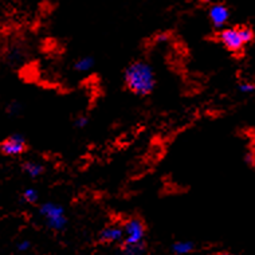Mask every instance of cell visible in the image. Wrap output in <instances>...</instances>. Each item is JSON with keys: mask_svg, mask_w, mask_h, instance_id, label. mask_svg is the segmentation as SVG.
Listing matches in <instances>:
<instances>
[{"mask_svg": "<svg viewBox=\"0 0 255 255\" xmlns=\"http://www.w3.org/2000/svg\"><path fill=\"white\" fill-rule=\"evenodd\" d=\"M124 85L134 96L146 97L156 88V73L149 62L136 59L124 70Z\"/></svg>", "mask_w": 255, "mask_h": 255, "instance_id": "6da1fadb", "label": "cell"}, {"mask_svg": "<svg viewBox=\"0 0 255 255\" xmlns=\"http://www.w3.org/2000/svg\"><path fill=\"white\" fill-rule=\"evenodd\" d=\"M254 38V32L249 27H230L222 28L218 34L220 44L230 53H241L245 46Z\"/></svg>", "mask_w": 255, "mask_h": 255, "instance_id": "7a4b0ae2", "label": "cell"}, {"mask_svg": "<svg viewBox=\"0 0 255 255\" xmlns=\"http://www.w3.org/2000/svg\"><path fill=\"white\" fill-rule=\"evenodd\" d=\"M39 214L46 225L53 231H63L67 226V218L65 208L55 202H46L40 204Z\"/></svg>", "mask_w": 255, "mask_h": 255, "instance_id": "3957f363", "label": "cell"}, {"mask_svg": "<svg viewBox=\"0 0 255 255\" xmlns=\"http://www.w3.org/2000/svg\"><path fill=\"white\" fill-rule=\"evenodd\" d=\"M27 150V141L22 134H9L7 138L1 141L0 144V152L7 157H18L22 156Z\"/></svg>", "mask_w": 255, "mask_h": 255, "instance_id": "277c9868", "label": "cell"}, {"mask_svg": "<svg viewBox=\"0 0 255 255\" xmlns=\"http://www.w3.org/2000/svg\"><path fill=\"white\" fill-rule=\"evenodd\" d=\"M124 231H125L124 243L144 242L145 226L142 223V220L138 219V218H130L129 220H127L124 225Z\"/></svg>", "mask_w": 255, "mask_h": 255, "instance_id": "5b68a950", "label": "cell"}, {"mask_svg": "<svg viewBox=\"0 0 255 255\" xmlns=\"http://www.w3.org/2000/svg\"><path fill=\"white\" fill-rule=\"evenodd\" d=\"M208 16H210V20H211L212 26L215 27V28H218V30H222V28H225L226 23L229 22L230 11L225 4H222V3H215V4H212L211 7H210Z\"/></svg>", "mask_w": 255, "mask_h": 255, "instance_id": "8992f818", "label": "cell"}, {"mask_svg": "<svg viewBox=\"0 0 255 255\" xmlns=\"http://www.w3.org/2000/svg\"><path fill=\"white\" fill-rule=\"evenodd\" d=\"M125 238V231H124V226H108L102 230L100 234V241L104 243H116L121 242Z\"/></svg>", "mask_w": 255, "mask_h": 255, "instance_id": "52a82bcc", "label": "cell"}, {"mask_svg": "<svg viewBox=\"0 0 255 255\" xmlns=\"http://www.w3.org/2000/svg\"><path fill=\"white\" fill-rule=\"evenodd\" d=\"M20 168L31 179H39L40 176H43L44 171H46L43 164L36 161V160H26V161H23Z\"/></svg>", "mask_w": 255, "mask_h": 255, "instance_id": "ba28073f", "label": "cell"}, {"mask_svg": "<svg viewBox=\"0 0 255 255\" xmlns=\"http://www.w3.org/2000/svg\"><path fill=\"white\" fill-rule=\"evenodd\" d=\"M94 58L90 57V55H82V57L77 58L74 62H73V70L77 71V73H88L94 67Z\"/></svg>", "mask_w": 255, "mask_h": 255, "instance_id": "9c48e42d", "label": "cell"}, {"mask_svg": "<svg viewBox=\"0 0 255 255\" xmlns=\"http://www.w3.org/2000/svg\"><path fill=\"white\" fill-rule=\"evenodd\" d=\"M121 250H123L124 255H144V253H145V242L124 243Z\"/></svg>", "mask_w": 255, "mask_h": 255, "instance_id": "30bf717a", "label": "cell"}, {"mask_svg": "<svg viewBox=\"0 0 255 255\" xmlns=\"http://www.w3.org/2000/svg\"><path fill=\"white\" fill-rule=\"evenodd\" d=\"M195 250V243L191 241H180L172 245V251L176 255H187Z\"/></svg>", "mask_w": 255, "mask_h": 255, "instance_id": "8fae6325", "label": "cell"}, {"mask_svg": "<svg viewBox=\"0 0 255 255\" xmlns=\"http://www.w3.org/2000/svg\"><path fill=\"white\" fill-rule=\"evenodd\" d=\"M38 200H39V194H38L36 189L27 188L23 191L22 202L27 203V204H35Z\"/></svg>", "mask_w": 255, "mask_h": 255, "instance_id": "7c38bea8", "label": "cell"}, {"mask_svg": "<svg viewBox=\"0 0 255 255\" xmlns=\"http://www.w3.org/2000/svg\"><path fill=\"white\" fill-rule=\"evenodd\" d=\"M89 121H90V119H89V116H86V115H78L74 119L73 124H74V127L77 128V129H85V128L88 127Z\"/></svg>", "mask_w": 255, "mask_h": 255, "instance_id": "4fadbf2b", "label": "cell"}, {"mask_svg": "<svg viewBox=\"0 0 255 255\" xmlns=\"http://www.w3.org/2000/svg\"><path fill=\"white\" fill-rule=\"evenodd\" d=\"M5 110H7V113H8L9 116H15L22 112V105H20L19 102H11V104L7 106V109Z\"/></svg>", "mask_w": 255, "mask_h": 255, "instance_id": "5bb4252c", "label": "cell"}, {"mask_svg": "<svg viewBox=\"0 0 255 255\" xmlns=\"http://www.w3.org/2000/svg\"><path fill=\"white\" fill-rule=\"evenodd\" d=\"M239 90L242 93L249 94V93L255 92V85L253 84V82H249V81H243V82L239 84Z\"/></svg>", "mask_w": 255, "mask_h": 255, "instance_id": "9a60e30c", "label": "cell"}, {"mask_svg": "<svg viewBox=\"0 0 255 255\" xmlns=\"http://www.w3.org/2000/svg\"><path fill=\"white\" fill-rule=\"evenodd\" d=\"M31 246V243L28 241H22V242L18 243V250L19 251H26L28 250Z\"/></svg>", "mask_w": 255, "mask_h": 255, "instance_id": "2e32d148", "label": "cell"}, {"mask_svg": "<svg viewBox=\"0 0 255 255\" xmlns=\"http://www.w3.org/2000/svg\"><path fill=\"white\" fill-rule=\"evenodd\" d=\"M154 40H156L157 43H163V42H167L168 40V35L167 34H158V35L154 38Z\"/></svg>", "mask_w": 255, "mask_h": 255, "instance_id": "e0dca14e", "label": "cell"}, {"mask_svg": "<svg viewBox=\"0 0 255 255\" xmlns=\"http://www.w3.org/2000/svg\"><path fill=\"white\" fill-rule=\"evenodd\" d=\"M202 1H204V3H211V1H214V0H202Z\"/></svg>", "mask_w": 255, "mask_h": 255, "instance_id": "ac0fdd59", "label": "cell"}, {"mask_svg": "<svg viewBox=\"0 0 255 255\" xmlns=\"http://www.w3.org/2000/svg\"><path fill=\"white\" fill-rule=\"evenodd\" d=\"M222 255H235V254H231V253H223Z\"/></svg>", "mask_w": 255, "mask_h": 255, "instance_id": "d6986e66", "label": "cell"}]
</instances>
